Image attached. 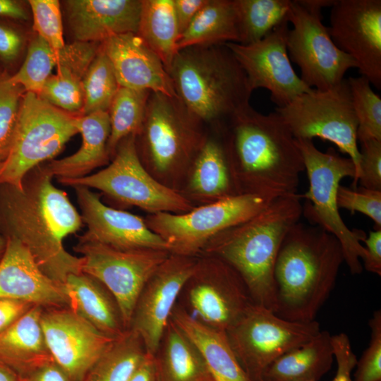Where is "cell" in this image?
Returning a JSON list of instances; mask_svg holds the SVG:
<instances>
[{"mask_svg": "<svg viewBox=\"0 0 381 381\" xmlns=\"http://www.w3.org/2000/svg\"><path fill=\"white\" fill-rule=\"evenodd\" d=\"M53 178L42 164L25 175L21 189L1 184L0 231L20 241L40 270L64 285L69 274L81 272V260L65 249L63 241L79 231L83 222Z\"/></svg>", "mask_w": 381, "mask_h": 381, "instance_id": "cell-1", "label": "cell"}, {"mask_svg": "<svg viewBox=\"0 0 381 381\" xmlns=\"http://www.w3.org/2000/svg\"><path fill=\"white\" fill-rule=\"evenodd\" d=\"M227 125L231 176L237 194L272 201L297 193L303 159L277 112L263 114L248 105Z\"/></svg>", "mask_w": 381, "mask_h": 381, "instance_id": "cell-2", "label": "cell"}, {"mask_svg": "<svg viewBox=\"0 0 381 381\" xmlns=\"http://www.w3.org/2000/svg\"><path fill=\"white\" fill-rule=\"evenodd\" d=\"M343 262L341 246L334 236L318 226L295 224L274 264L275 314L293 322L315 320Z\"/></svg>", "mask_w": 381, "mask_h": 381, "instance_id": "cell-3", "label": "cell"}, {"mask_svg": "<svg viewBox=\"0 0 381 381\" xmlns=\"http://www.w3.org/2000/svg\"><path fill=\"white\" fill-rule=\"evenodd\" d=\"M299 194L275 199L249 219L226 229L209 250L240 276L255 304L276 310L274 268L281 244L303 214Z\"/></svg>", "mask_w": 381, "mask_h": 381, "instance_id": "cell-4", "label": "cell"}, {"mask_svg": "<svg viewBox=\"0 0 381 381\" xmlns=\"http://www.w3.org/2000/svg\"><path fill=\"white\" fill-rule=\"evenodd\" d=\"M168 73L177 98L202 123L224 126L250 105L246 75L224 44L179 50Z\"/></svg>", "mask_w": 381, "mask_h": 381, "instance_id": "cell-5", "label": "cell"}, {"mask_svg": "<svg viewBox=\"0 0 381 381\" xmlns=\"http://www.w3.org/2000/svg\"><path fill=\"white\" fill-rule=\"evenodd\" d=\"M301 152L309 188L301 198L306 199L303 212L312 224L334 236L343 250L344 262L353 274L362 272L360 259L365 255L361 243L366 238L359 229H350L343 221L337 205L340 181L345 177L356 179V167L349 157L340 156L333 147L319 150L312 140L296 139Z\"/></svg>", "mask_w": 381, "mask_h": 381, "instance_id": "cell-6", "label": "cell"}, {"mask_svg": "<svg viewBox=\"0 0 381 381\" xmlns=\"http://www.w3.org/2000/svg\"><path fill=\"white\" fill-rule=\"evenodd\" d=\"M76 116L35 93L25 92L9 152L3 162L0 185L21 189L30 171L52 159L78 133Z\"/></svg>", "mask_w": 381, "mask_h": 381, "instance_id": "cell-7", "label": "cell"}, {"mask_svg": "<svg viewBox=\"0 0 381 381\" xmlns=\"http://www.w3.org/2000/svg\"><path fill=\"white\" fill-rule=\"evenodd\" d=\"M135 137L128 136L119 143L111 162L106 168L83 178L58 181L71 187L99 190L115 201L152 214L191 210L188 199L148 173L138 155Z\"/></svg>", "mask_w": 381, "mask_h": 381, "instance_id": "cell-8", "label": "cell"}, {"mask_svg": "<svg viewBox=\"0 0 381 381\" xmlns=\"http://www.w3.org/2000/svg\"><path fill=\"white\" fill-rule=\"evenodd\" d=\"M296 139L315 138L334 143L347 154L356 167V188L360 176L361 154L358 147V120L353 109L347 79L327 90L313 89L289 104L277 107Z\"/></svg>", "mask_w": 381, "mask_h": 381, "instance_id": "cell-9", "label": "cell"}, {"mask_svg": "<svg viewBox=\"0 0 381 381\" xmlns=\"http://www.w3.org/2000/svg\"><path fill=\"white\" fill-rule=\"evenodd\" d=\"M202 124L178 98L151 92L141 131L136 136L143 158L160 173L193 163L206 139Z\"/></svg>", "mask_w": 381, "mask_h": 381, "instance_id": "cell-10", "label": "cell"}, {"mask_svg": "<svg viewBox=\"0 0 381 381\" xmlns=\"http://www.w3.org/2000/svg\"><path fill=\"white\" fill-rule=\"evenodd\" d=\"M272 201L237 194L183 213L152 214L145 221L164 240L170 254L191 257L217 235L253 217Z\"/></svg>", "mask_w": 381, "mask_h": 381, "instance_id": "cell-11", "label": "cell"}, {"mask_svg": "<svg viewBox=\"0 0 381 381\" xmlns=\"http://www.w3.org/2000/svg\"><path fill=\"white\" fill-rule=\"evenodd\" d=\"M320 331L315 320H286L253 304L226 333L247 375L252 381H261L264 371L273 361L309 341Z\"/></svg>", "mask_w": 381, "mask_h": 381, "instance_id": "cell-12", "label": "cell"}, {"mask_svg": "<svg viewBox=\"0 0 381 381\" xmlns=\"http://www.w3.org/2000/svg\"><path fill=\"white\" fill-rule=\"evenodd\" d=\"M74 250L81 255V272L93 277L109 290L128 329L141 291L170 253L155 249L119 250L80 241Z\"/></svg>", "mask_w": 381, "mask_h": 381, "instance_id": "cell-13", "label": "cell"}, {"mask_svg": "<svg viewBox=\"0 0 381 381\" xmlns=\"http://www.w3.org/2000/svg\"><path fill=\"white\" fill-rule=\"evenodd\" d=\"M320 11H310L291 1L286 37L291 59L301 70V79L309 87L327 90L339 85L355 61L332 40Z\"/></svg>", "mask_w": 381, "mask_h": 381, "instance_id": "cell-14", "label": "cell"}, {"mask_svg": "<svg viewBox=\"0 0 381 381\" xmlns=\"http://www.w3.org/2000/svg\"><path fill=\"white\" fill-rule=\"evenodd\" d=\"M289 30V21L285 20L255 43H224L245 72L251 90L267 89L277 107H283L313 90L291 64L286 47Z\"/></svg>", "mask_w": 381, "mask_h": 381, "instance_id": "cell-15", "label": "cell"}, {"mask_svg": "<svg viewBox=\"0 0 381 381\" xmlns=\"http://www.w3.org/2000/svg\"><path fill=\"white\" fill-rule=\"evenodd\" d=\"M200 265L190 257L170 254L144 286L129 329L139 335L147 353H157L176 300Z\"/></svg>", "mask_w": 381, "mask_h": 381, "instance_id": "cell-16", "label": "cell"}, {"mask_svg": "<svg viewBox=\"0 0 381 381\" xmlns=\"http://www.w3.org/2000/svg\"><path fill=\"white\" fill-rule=\"evenodd\" d=\"M329 35L356 63L361 75L381 88V1L336 0Z\"/></svg>", "mask_w": 381, "mask_h": 381, "instance_id": "cell-17", "label": "cell"}, {"mask_svg": "<svg viewBox=\"0 0 381 381\" xmlns=\"http://www.w3.org/2000/svg\"><path fill=\"white\" fill-rule=\"evenodd\" d=\"M40 321L53 360L71 381H80L116 339L69 307L43 308Z\"/></svg>", "mask_w": 381, "mask_h": 381, "instance_id": "cell-18", "label": "cell"}, {"mask_svg": "<svg viewBox=\"0 0 381 381\" xmlns=\"http://www.w3.org/2000/svg\"><path fill=\"white\" fill-rule=\"evenodd\" d=\"M73 188L83 222L87 226V231L78 237V241L97 243L119 250L168 251L164 240L152 231L141 217L106 205L99 195L90 188L80 186Z\"/></svg>", "mask_w": 381, "mask_h": 381, "instance_id": "cell-19", "label": "cell"}, {"mask_svg": "<svg viewBox=\"0 0 381 381\" xmlns=\"http://www.w3.org/2000/svg\"><path fill=\"white\" fill-rule=\"evenodd\" d=\"M199 269L189 291L190 305L200 320L227 331L255 303L238 273L221 259L210 264L208 277Z\"/></svg>", "mask_w": 381, "mask_h": 381, "instance_id": "cell-20", "label": "cell"}, {"mask_svg": "<svg viewBox=\"0 0 381 381\" xmlns=\"http://www.w3.org/2000/svg\"><path fill=\"white\" fill-rule=\"evenodd\" d=\"M0 298L23 301L43 308H71L64 286L48 277L29 250L12 237H6L0 260Z\"/></svg>", "mask_w": 381, "mask_h": 381, "instance_id": "cell-21", "label": "cell"}, {"mask_svg": "<svg viewBox=\"0 0 381 381\" xmlns=\"http://www.w3.org/2000/svg\"><path fill=\"white\" fill-rule=\"evenodd\" d=\"M120 87L176 97L172 80L160 59L136 33L113 36L101 43Z\"/></svg>", "mask_w": 381, "mask_h": 381, "instance_id": "cell-22", "label": "cell"}, {"mask_svg": "<svg viewBox=\"0 0 381 381\" xmlns=\"http://www.w3.org/2000/svg\"><path fill=\"white\" fill-rule=\"evenodd\" d=\"M64 4L75 41L102 43L138 32L141 0H68Z\"/></svg>", "mask_w": 381, "mask_h": 381, "instance_id": "cell-23", "label": "cell"}, {"mask_svg": "<svg viewBox=\"0 0 381 381\" xmlns=\"http://www.w3.org/2000/svg\"><path fill=\"white\" fill-rule=\"evenodd\" d=\"M100 46L99 42L75 41L58 49L56 73L47 79L39 97L71 114H82L83 80Z\"/></svg>", "mask_w": 381, "mask_h": 381, "instance_id": "cell-24", "label": "cell"}, {"mask_svg": "<svg viewBox=\"0 0 381 381\" xmlns=\"http://www.w3.org/2000/svg\"><path fill=\"white\" fill-rule=\"evenodd\" d=\"M42 309L34 306L0 333V363L13 370L19 378L54 361L41 326Z\"/></svg>", "mask_w": 381, "mask_h": 381, "instance_id": "cell-25", "label": "cell"}, {"mask_svg": "<svg viewBox=\"0 0 381 381\" xmlns=\"http://www.w3.org/2000/svg\"><path fill=\"white\" fill-rule=\"evenodd\" d=\"M197 348L214 381H252L239 363L226 331L209 326L181 308L170 318Z\"/></svg>", "mask_w": 381, "mask_h": 381, "instance_id": "cell-26", "label": "cell"}, {"mask_svg": "<svg viewBox=\"0 0 381 381\" xmlns=\"http://www.w3.org/2000/svg\"><path fill=\"white\" fill-rule=\"evenodd\" d=\"M82 144L75 153L45 163L47 170L59 179H76L91 174L96 168L107 164V142L110 134L108 111L76 116Z\"/></svg>", "mask_w": 381, "mask_h": 381, "instance_id": "cell-27", "label": "cell"}, {"mask_svg": "<svg viewBox=\"0 0 381 381\" xmlns=\"http://www.w3.org/2000/svg\"><path fill=\"white\" fill-rule=\"evenodd\" d=\"M64 286L71 308L99 332L117 338L127 330L114 298L99 281L80 272L69 274Z\"/></svg>", "mask_w": 381, "mask_h": 381, "instance_id": "cell-28", "label": "cell"}, {"mask_svg": "<svg viewBox=\"0 0 381 381\" xmlns=\"http://www.w3.org/2000/svg\"><path fill=\"white\" fill-rule=\"evenodd\" d=\"M333 358L331 335L320 330L273 361L264 371L261 381H318L329 370Z\"/></svg>", "mask_w": 381, "mask_h": 381, "instance_id": "cell-29", "label": "cell"}, {"mask_svg": "<svg viewBox=\"0 0 381 381\" xmlns=\"http://www.w3.org/2000/svg\"><path fill=\"white\" fill-rule=\"evenodd\" d=\"M155 355L159 381H214L200 352L170 319Z\"/></svg>", "mask_w": 381, "mask_h": 381, "instance_id": "cell-30", "label": "cell"}, {"mask_svg": "<svg viewBox=\"0 0 381 381\" xmlns=\"http://www.w3.org/2000/svg\"><path fill=\"white\" fill-rule=\"evenodd\" d=\"M190 188L217 200L237 195L230 170L227 126L224 139L206 138L193 163Z\"/></svg>", "mask_w": 381, "mask_h": 381, "instance_id": "cell-31", "label": "cell"}, {"mask_svg": "<svg viewBox=\"0 0 381 381\" xmlns=\"http://www.w3.org/2000/svg\"><path fill=\"white\" fill-rule=\"evenodd\" d=\"M239 41L234 0H208L181 35L178 51L193 46L219 45Z\"/></svg>", "mask_w": 381, "mask_h": 381, "instance_id": "cell-32", "label": "cell"}, {"mask_svg": "<svg viewBox=\"0 0 381 381\" xmlns=\"http://www.w3.org/2000/svg\"><path fill=\"white\" fill-rule=\"evenodd\" d=\"M137 35L169 71L180 37L174 0H141Z\"/></svg>", "mask_w": 381, "mask_h": 381, "instance_id": "cell-33", "label": "cell"}, {"mask_svg": "<svg viewBox=\"0 0 381 381\" xmlns=\"http://www.w3.org/2000/svg\"><path fill=\"white\" fill-rule=\"evenodd\" d=\"M145 353L139 335L128 329L114 340L80 381H128Z\"/></svg>", "mask_w": 381, "mask_h": 381, "instance_id": "cell-34", "label": "cell"}, {"mask_svg": "<svg viewBox=\"0 0 381 381\" xmlns=\"http://www.w3.org/2000/svg\"><path fill=\"white\" fill-rule=\"evenodd\" d=\"M239 41L250 44L263 39L276 27L289 21L291 0H234Z\"/></svg>", "mask_w": 381, "mask_h": 381, "instance_id": "cell-35", "label": "cell"}, {"mask_svg": "<svg viewBox=\"0 0 381 381\" xmlns=\"http://www.w3.org/2000/svg\"><path fill=\"white\" fill-rule=\"evenodd\" d=\"M151 92L120 87L108 111L110 134L107 142L109 157H114L119 143L141 131Z\"/></svg>", "mask_w": 381, "mask_h": 381, "instance_id": "cell-36", "label": "cell"}, {"mask_svg": "<svg viewBox=\"0 0 381 381\" xmlns=\"http://www.w3.org/2000/svg\"><path fill=\"white\" fill-rule=\"evenodd\" d=\"M119 87L112 65L100 46L83 80L82 115L108 111Z\"/></svg>", "mask_w": 381, "mask_h": 381, "instance_id": "cell-37", "label": "cell"}, {"mask_svg": "<svg viewBox=\"0 0 381 381\" xmlns=\"http://www.w3.org/2000/svg\"><path fill=\"white\" fill-rule=\"evenodd\" d=\"M58 61V50L53 49L39 35L30 42L25 59L11 79L25 92L38 95Z\"/></svg>", "mask_w": 381, "mask_h": 381, "instance_id": "cell-38", "label": "cell"}, {"mask_svg": "<svg viewBox=\"0 0 381 381\" xmlns=\"http://www.w3.org/2000/svg\"><path fill=\"white\" fill-rule=\"evenodd\" d=\"M358 120L357 140H381V98L364 76L347 78Z\"/></svg>", "mask_w": 381, "mask_h": 381, "instance_id": "cell-39", "label": "cell"}, {"mask_svg": "<svg viewBox=\"0 0 381 381\" xmlns=\"http://www.w3.org/2000/svg\"><path fill=\"white\" fill-rule=\"evenodd\" d=\"M11 76L6 71L0 75V162H4L9 152L25 92Z\"/></svg>", "mask_w": 381, "mask_h": 381, "instance_id": "cell-40", "label": "cell"}, {"mask_svg": "<svg viewBox=\"0 0 381 381\" xmlns=\"http://www.w3.org/2000/svg\"><path fill=\"white\" fill-rule=\"evenodd\" d=\"M32 15L33 28L37 35L53 49L64 45L60 3L57 0H30L28 1Z\"/></svg>", "mask_w": 381, "mask_h": 381, "instance_id": "cell-41", "label": "cell"}, {"mask_svg": "<svg viewBox=\"0 0 381 381\" xmlns=\"http://www.w3.org/2000/svg\"><path fill=\"white\" fill-rule=\"evenodd\" d=\"M339 208L361 212L373 220L376 229H381V190L361 187L351 189L340 185L337 193Z\"/></svg>", "mask_w": 381, "mask_h": 381, "instance_id": "cell-42", "label": "cell"}, {"mask_svg": "<svg viewBox=\"0 0 381 381\" xmlns=\"http://www.w3.org/2000/svg\"><path fill=\"white\" fill-rule=\"evenodd\" d=\"M370 340L357 361L354 381H381V310L373 313L369 320Z\"/></svg>", "mask_w": 381, "mask_h": 381, "instance_id": "cell-43", "label": "cell"}, {"mask_svg": "<svg viewBox=\"0 0 381 381\" xmlns=\"http://www.w3.org/2000/svg\"><path fill=\"white\" fill-rule=\"evenodd\" d=\"M25 43V34L17 23L0 19V68L3 71L9 73L16 66Z\"/></svg>", "mask_w": 381, "mask_h": 381, "instance_id": "cell-44", "label": "cell"}, {"mask_svg": "<svg viewBox=\"0 0 381 381\" xmlns=\"http://www.w3.org/2000/svg\"><path fill=\"white\" fill-rule=\"evenodd\" d=\"M360 143L361 149L358 181L361 187L381 190V140L368 139Z\"/></svg>", "mask_w": 381, "mask_h": 381, "instance_id": "cell-45", "label": "cell"}, {"mask_svg": "<svg viewBox=\"0 0 381 381\" xmlns=\"http://www.w3.org/2000/svg\"><path fill=\"white\" fill-rule=\"evenodd\" d=\"M331 343L337 369L332 381H354L351 373L357 359L353 352L349 337L345 333L331 336Z\"/></svg>", "mask_w": 381, "mask_h": 381, "instance_id": "cell-46", "label": "cell"}, {"mask_svg": "<svg viewBox=\"0 0 381 381\" xmlns=\"http://www.w3.org/2000/svg\"><path fill=\"white\" fill-rule=\"evenodd\" d=\"M365 255L363 260L365 269L381 275V229L370 231L363 241Z\"/></svg>", "mask_w": 381, "mask_h": 381, "instance_id": "cell-47", "label": "cell"}, {"mask_svg": "<svg viewBox=\"0 0 381 381\" xmlns=\"http://www.w3.org/2000/svg\"><path fill=\"white\" fill-rule=\"evenodd\" d=\"M34 305L23 301L0 298V333L10 327Z\"/></svg>", "mask_w": 381, "mask_h": 381, "instance_id": "cell-48", "label": "cell"}, {"mask_svg": "<svg viewBox=\"0 0 381 381\" xmlns=\"http://www.w3.org/2000/svg\"><path fill=\"white\" fill-rule=\"evenodd\" d=\"M207 2L208 0H174L180 36Z\"/></svg>", "mask_w": 381, "mask_h": 381, "instance_id": "cell-49", "label": "cell"}, {"mask_svg": "<svg viewBox=\"0 0 381 381\" xmlns=\"http://www.w3.org/2000/svg\"><path fill=\"white\" fill-rule=\"evenodd\" d=\"M19 381H71L64 370L55 362L50 361L35 369Z\"/></svg>", "mask_w": 381, "mask_h": 381, "instance_id": "cell-50", "label": "cell"}, {"mask_svg": "<svg viewBox=\"0 0 381 381\" xmlns=\"http://www.w3.org/2000/svg\"><path fill=\"white\" fill-rule=\"evenodd\" d=\"M25 4L18 0H0V19L11 22L27 21L30 18Z\"/></svg>", "mask_w": 381, "mask_h": 381, "instance_id": "cell-51", "label": "cell"}, {"mask_svg": "<svg viewBox=\"0 0 381 381\" xmlns=\"http://www.w3.org/2000/svg\"><path fill=\"white\" fill-rule=\"evenodd\" d=\"M128 381H159L155 356L145 353Z\"/></svg>", "mask_w": 381, "mask_h": 381, "instance_id": "cell-52", "label": "cell"}, {"mask_svg": "<svg viewBox=\"0 0 381 381\" xmlns=\"http://www.w3.org/2000/svg\"><path fill=\"white\" fill-rule=\"evenodd\" d=\"M304 8L313 11H322L325 7H332L336 0H297Z\"/></svg>", "mask_w": 381, "mask_h": 381, "instance_id": "cell-53", "label": "cell"}, {"mask_svg": "<svg viewBox=\"0 0 381 381\" xmlns=\"http://www.w3.org/2000/svg\"><path fill=\"white\" fill-rule=\"evenodd\" d=\"M0 381H19V377L11 368L0 363Z\"/></svg>", "mask_w": 381, "mask_h": 381, "instance_id": "cell-54", "label": "cell"}, {"mask_svg": "<svg viewBox=\"0 0 381 381\" xmlns=\"http://www.w3.org/2000/svg\"><path fill=\"white\" fill-rule=\"evenodd\" d=\"M6 246V238L0 234V260L2 258Z\"/></svg>", "mask_w": 381, "mask_h": 381, "instance_id": "cell-55", "label": "cell"}, {"mask_svg": "<svg viewBox=\"0 0 381 381\" xmlns=\"http://www.w3.org/2000/svg\"><path fill=\"white\" fill-rule=\"evenodd\" d=\"M2 167H3V162H0V172L1 171Z\"/></svg>", "mask_w": 381, "mask_h": 381, "instance_id": "cell-56", "label": "cell"}, {"mask_svg": "<svg viewBox=\"0 0 381 381\" xmlns=\"http://www.w3.org/2000/svg\"><path fill=\"white\" fill-rule=\"evenodd\" d=\"M2 72H3V71H2V69L0 68V75H1V74L2 73Z\"/></svg>", "mask_w": 381, "mask_h": 381, "instance_id": "cell-57", "label": "cell"}]
</instances>
